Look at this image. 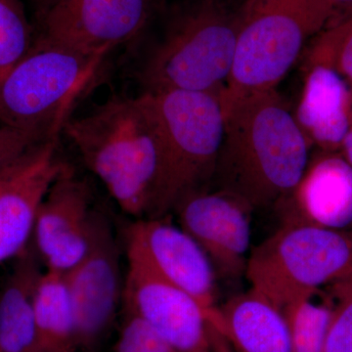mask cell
Here are the masks:
<instances>
[{
    "instance_id": "cell-1",
    "label": "cell",
    "mask_w": 352,
    "mask_h": 352,
    "mask_svg": "<svg viewBox=\"0 0 352 352\" xmlns=\"http://www.w3.org/2000/svg\"><path fill=\"white\" fill-rule=\"evenodd\" d=\"M223 138L214 179L254 210L291 195L309 162V141L276 89L221 92Z\"/></svg>"
},
{
    "instance_id": "cell-2",
    "label": "cell",
    "mask_w": 352,
    "mask_h": 352,
    "mask_svg": "<svg viewBox=\"0 0 352 352\" xmlns=\"http://www.w3.org/2000/svg\"><path fill=\"white\" fill-rule=\"evenodd\" d=\"M124 214L147 219L156 197L163 138L151 96H113L63 131Z\"/></svg>"
},
{
    "instance_id": "cell-3",
    "label": "cell",
    "mask_w": 352,
    "mask_h": 352,
    "mask_svg": "<svg viewBox=\"0 0 352 352\" xmlns=\"http://www.w3.org/2000/svg\"><path fill=\"white\" fill-rule=\"evenodd\" d=\"M105 53H90L39 36L0 78V126L59 138L69 111L94 80Z\"/></svg>"
},
{
    "instance_id": "cell-4",
    "label": "cell",
    "mask_w": 352,
    "mask_h": 352,
    "mask_svg": "<svg viewBox=\"0 0 352 352\" xmlns=\"http://www.w3.org/2000/svg\"><path fill=\"white\" fill-rule=\"evenodd\" d=\"M237 29V12H228L219 0L185 6L139 69L143 94L221 91L232 69Z\"/></svg>"
},
{
    "instance_id": "cell-5",
    "label": "cell",
    "mask_w": 352,
    "mask_h": 352,
    "mask_svg": "<svg viewBox=\"0 0 352 352\" xmlns=\"http://www.w3.org/2000/svg\"><path fill=\"white\" fill-rule=\"evenodd\" d=\"M222 90L148 94L161 127L163 157L147 219L168 217L185 197L208 189L223 138Z\"/></svg>"
},
{
    "instance_id": "cell-6",
    "label": "cell",
    "mask_w": 352,
    "mask_h": 352,
    "mask_svg": "<svg viewBox=\"0 0 352 352\" xmlns=\"http://www.w3.org/2000/svg\"><path fill=\"white\" fill-rule=\"evenodd\" d=\"M237 16L230 94L276 89L333 15L317 0H245Z\"/></svg>"
},
{
    "instance_id": "cell-7",
    "label": "cell",
    "mask_w": 352,
    "mask_h": 352,
    "mask_svg": "<svg viewBox=\"0 0 352 352\" xmlns=\"http://www.w3.org/2000/svg\"><path fill=\"white\" fill-rule=\"evenodd\" d=\"M245 276L280 309L308 292L352 279V230L282 223L252 250Z\"/></svg>"
},
{
    "instance_id": "cell-8",
    "label": "cell",
    "mask_w": 352,
    "mask_h": 352,
    "mask_svg": "<svg viewBox=\"0 0 352 352\" xmlns=\"http://www.w3.org/2000/svg\"><path fill=\"white\" fill-rule=\"evenodd\" d=\"M120 258L110 221L94 210L87 256L64 274L75 315L78 352H99L112 327L124 295Z\"/></svg>"
},
{
    "instance_id": "cell-9",
    "label": "cell",
    "mask_w": 352,
    "mask_h": 352,
    "mask_svg": "<svg viewBox=\"0 0 352 352\" xmlns=\"http://www.w3.org/2000/svg\"><path fill=\"white\" fill-rule=\"evenodd\" d=\"M124 310L144 320L175 352H214L208 315L191 296L126 252Z\"/></svg>"
},
{
    "instance_id": "cell-10",
    "label": "cell",
    "mask_w": 352,
    "mask_h": 352,
    "mask_svg": "<svg viewBox=\"0 0 352 352\" xmlns=\"http://www.w3.org/2000/svg\"><path fill=\"white\" fill-rule=\"evenodd\" d=\"M252 212L229 192L205 189L182 199L173 214L207 254L215 274L238 280L245 275L251 254Z\"/></svg>"
},
{
    "instance_id": "cell-11",
    "label": "cell",
    "mask_w": 352,
    "mask_h": 352,
    "mask_svg": "<svg viewBox=\"0 0 352 352\" xmlns=\"http://www.w3.org/2000/svg\"><path fill=\"white\" fill-rule=\"evenodd\" d=\"M164 219H136L127 228L126 252L160 278L191 296L208 319L217 308V274L207 254L179 226Z\"/></svg>"
},
{
    "instance_id": "cell-12",
    "label": "cell",
    "mask_w": 352,
    "mask_h": 352,
    "mask_svg": "<svg viewBox=\"0 0 352 352\" xmlns=\"http://www.w3.org/2000/svg\"><path fill=\"white\" fill-rule=\"evenodd\" d=\"M156 0H61L41 13V36L90 53L135 38Z\"/></svg>"
},
{
    "instance_id": "cell-13",
    "label": "cell",
    "mask_w": 352,
    "mask_h": 352,
    "mask_svg": "<svg viewBox=\"0 0 352 352\" xmlns=\"http://www.w3.org/2000/svg\"><path fill=\"white\" fill-rule=\"evenodd\" d=\"M92 214L87 183L67 166L41 201L34 223L36 249L46 270L66 274L85 258Z\"/></svg>"
},
{
    "instance_id": "cell-14",
    "label": "cell",
    "mask_w": 352,
    "mask_h": 352,
    "mask_svg": "<svg viewBox=\"0 0 352 352\" xmlns=\"http://www.w3.org/2000/svg\"><path fill=\"white\" fill-rule=\"evenodd\" d=\"M282 223L352 230V168L340 152L309 159L302 179L277 206Z\"/></svg>"
},
{
    "instance_id": "cell-15",
    "label": "cell",
    "mask_w": 352,
    "mask_h": 352,
    "mask_svg": "<svg viewBox=\"0 0 352 352\" xmlns=\"http://www.w3.org/2000/svg\"><path fill=\"white\" fill-rule=\"evenodd\" d=\"M58 139L41 146L31 162L0 190V263L28 247L39 206L68 166L56 156Z\"/></svg>"
},
{
    "instance_id": "cell-16",
    "label": "cell",
    "mask_w": 352,
    "mask_h": 352,
    "mask_svg": "<svg viewBox=\"0 0 352 352\" xmlns=\"http://www.w3.org/2000/svg\"><path fill=\"white\" fill-rule=\"evenodd\" d=\"M333 69L308 67L296 122L310 145L324 152H340L352 127V89Z\"/></svg>"
},
{
    "instance_id": "cell-17",
    "label": "cell",
    "mask_w": 352,
    "mask_h": 352,
    "mask_svg": "<svg viewBox=\"0 0 352 352\" xmlns=\"http://www.w3.org/2000/svg\"><path fill=\"white\" fill-rule=\"evenodd\" d=\"M208 321L236 352H294L283 312L256 289L217 305Z\"/></svg>"
},
{
    "instance_id": "cell-18",
    "label": "cell",
    "mask_w": 352,
    "mask_h": 352,
    "mask_svg": "<svg viewBox=\"0 0 352 352\" xmlns=\"http://www.w3.org/2000/svg\"><path fill=\"white\" fill-rule=\"evenodd\" d=\"M38 254L28 245L0 292V352H34L36 296L43 275Z\"/></svg>"
},
{
    "instance_id": "cell-19",
    "label": "cell",
    "mask_w": 352,
    "mask_h": 352,
    "mask_svg": "<svg viewBox=\"0 0 352 352\" xmlns=\"http://www.w3.org/2000/svg\"><path fill=\"white\" fill-rule=\"evenodd\" d=\"M34 352H78L75 315L66 278L46 270L36 296Z\"/></svg>"
},
{
    "instance_id": "cell-20",
    "label": "cell",
    "mask_w": 352,
    "mask_h": 352,
    "mask_svg": "<svg viewBox=\"0 0 352 352\" xmlns=\"http://www.w3.org/2000/svg\"><path fill=\"white\" fill-rule=\"evenodd\" d=\"M325 289L308 292L281 308L294 352H324L335 300Z\"/></svg>"
},
{
    "instance_id": "cell-21",
    "label": "cell",
    "mask_w": 352,
    "mask_h": 352,
    "mask_svg": "<svg viewBox=\"0 0 352 352\" xmlns=\"http://www.w3.org/2000/svg\"><path fill=\"white\" fill-rule=\"evenodd\" d=\"M308 67L324 66L352 83V9L322 32L308 53Z\"/></svg>"
},
{
    "instance_id": "cell-22",
    "label": "cell",
    "mask_w": 352,
    "mask_h": 352,
    "mask_svg": "<svg viewBox=\"0 0 352 352\" xmlns=\"http://www.w3.org/2000/svg\"><path fill=\"white\" fill-rule=\"evenodd\" d=\"M32 31L21 0H0V78L31 50Z\"/></svg>"
},
{
    "instance_id": "cell-23",
    "label": "cell",
    "mask_w": 352,
    "mask_h": 352,
    "mask_svg": "<svg viewBox=\"0 0 352 352\" xmlns=\"http://www.w3.org/2000/svg\"><path fill=\"white\" fill-rule=\"evenodd\" d=\"M335 300L324 352H352V279L328 287Z\"/></svg>"
},
{
    "instance_id": "cell-24",
    "label": "cell",
    "mask_w": 352,
    "mask_h": 352,
    "mask_svg": "<svg viewBox=\"0 0 352 352\" xmlns=\"http://www.w3.org/2000/svg\"><path fill=\"white\" fill-rule=\"evenodd\" d=\"M113 352H175L140 317L124 310V318Z\"/></svg>"
},
{
    "instance_id": "cell-25",
    "label": "cell",
    "mask_w": 352,
    "mask_h": 352,
    "mask_svg": "<svg viewBox=\"0 0 352 352\" xmlns=\"http://www.w3.org/2000/svg\"><path fill=\"white\" fill-rule=\"evenodd\" d=\"M43 141L34 134L0 126V168L13 163Z\"/></svg>"
},
{
    "instance_id": "cell-26",
    "label": "cell",
    "mask_w": 352,
    "mask_h": 352,
    "mask_svg": "<svg viewBox=\"0 0 352 352\" xmlns=\"http://www.w3.org/2000/svg\"><path fill=\"white\" fill-rule=\"evenodd\" d=\"M43 144H44V143H43ZM43 144L36 146V148H34V149L27 153L24 156L18 159L17 161L0 168V190L3 188L6 183L8 182L11 178L17 175L21 170H23V168L31 162L32 157H34V155L36 154V152L38 151L39 148H41V146Z\"/></svg>"
},
{
    "instance_id": "cell-27",
    "label": "cell",
    "mask_w": 352,
    "mask_h": 352,
    "mask_svg": "<svg viewBox=\"0 0 352 352\" xmlns=\"http://www.w3.org/2000/svg\"><path fill=\"white\" fill-rule=\"evenodd\" d=\"M210 338H212V349L214 352H233L232 347L227 342L224 336L219 332V329L210 322Z\"/></svg>"
},
{
    "instance_id": "cell-28",
    "label": "cell",
    "mask_w": 352,
    "mask_h": 352,
    "mask_svg": "<svg viewBox=\"0 0 352 352\" xmlns=\"http://www.w3.org/2000/svg\"><path fill=\"white\" fill-rule=\"evenodd\" d=\"M324 8L333 15L337 9L342 7L352 6V0H317Z\"/></svg>"
},
{
    "instance_id": "cell-29",
    "label": "cell",
    "mask_w": 352,
    "mask_h": 352,
    "mask_svg": "<svg viewBox=\"0 0 352 352\" xmlns=\"http://www.w3.org/2000/svg\"><path fill=\"white\" fill-rule=\"evenodd\" d=\"M340 153L352 168V127L342 142Z\"/></svg>"
},
{
    "instance_id": "cell-30",
    "label": "cell",
    "mask_w": 352,
    "mask_h": 352,
    "mask_svg": "<svg viewBox=\"0 0 352 352\" xmlns=\"http://www.w3.org/2000/svg\"><path fill=\"white\" fill-rule=\"evenodd\" d=\"M38 1L41 6V13H43L44 11L47 10L50 7L54 6V4L58 3L59 1H61V0H38Z\"/></svg>"
},
{
    "instance_id": "cell-31",
    "label": "cell",
    "mask_w": 352,
    "mask_h": 352,
    "mask_svg": "<svg viewBox=\"0 0 352 352\" xmlns=\"http://www.w3.org/2000/svg\"><path fill=\"white\" fill-rule=\"evenodd\" d=\"M351 119H352V109H351Z\"/></svg>"
}]
</instances>
